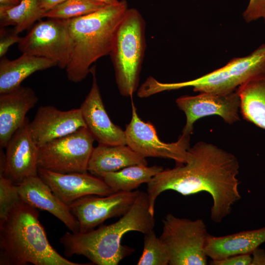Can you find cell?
Listing matches in <instances>:
<instances>
[{
	"label": "cell",
	"mask_w": 265,
	"mask_h": 265,
	"mask_svg": "<svg viewBox=\"0 0 265 265\" xmlns=\"http://www.w3.org/2000/svg\"><path fill=\"white\" fill-rule=\"evenodd\" d=\"M132 107L131 120L125 130L127 145L145 158L170 159L178 165L186 163L189 158L190 135L182 133L175 142H163L159 139L153 125L139 117L133 102Z\"/></svg>",
	"instance_id": "30bf717a"
},
{
	"label": "cell",
	"mask_w": 265,
	"mask_h": 265,
	"mask_svg": "<svg viewBox=\"0 0 265 265\" xmlns=\"http://www.w3.org/2000/svg\"><path fill=\"white\" fill-rule=\"evenodd\" d=\"M252 259L251 265H265V250L259 247L251 254Z\"/></svg>",
	"instance_id": "4dcf8cb0"
},
{
	"label": "cell",
	"mask_w": 265,
	"mask_h": 265,
	"mask_svg": "<svg viewBox=\"0 0 265 265\" xmlns=\"http://www.w3.org/2000/svg\"><path fill=\"white\" fill-rule=\"evenodd\" d=\"M159 237L167 251L170 265H206L205 244L209 235L202 219L191 220L167 214Z\"/></svg>",
	"instance_id": "52a82bcc"
},
{
	"label": "cell",
	"mask_w": 265,
	"mask_h": 265,
	"mask_svg": "<svg viewBox=\"0 0 265 265\" xmlns=\"http://www.w3.org/2000/svg\"><path fill=\"white\" fill-rule=\"evenodd\" d=\"M136 164L147 165L148 163L145 157L127 145L99 144L93 150L87 170L92 175L102 178L107 173Z\"/></svg>",
	"instance_id": "ffe728a7"
},
{
	"label": "cell",
	"mask_w": 265,
	"mask_h": 265,
	"mask_svg": "<svg viewBox=\"0 0 265 265\" xmlns=\"http://www.w3.org/2000/svg\"><path fill=\"white\" fill-rule=\"evenodd\" d=\"M128 8L127 2L121 0L118 4L67 19L73 42L72 56L66 68L70 81H81L90 73L94 62L110 54L117 29Z\"/></svg>",
	"instance_id": "277c9868"
},
{
	"label": "cell",
	"mask_w": 265,
	"mask_h": 265,
	"mask_svg": "<svg viewBox=\"0 0 265 265\" xmlns=\"http://www.w3.org/2000/svg\"><path fill=\"white\" fill-rule=\"evenodd\" d=\"M83 127L86 125L80 108L62 111L52 106H40L28 123L30 135L38 147Z\"/></svg>",
	"instance_id": "5bb4252c"
},
{
	"label": "cell",
	"mask_w": 265,
	"mask_h": 265,
	"mask_svg": "<svg viewBox=\"0 0 265 265\" xmlns=\"http://www.w3.org/2000/svg\"><path fill=\"white\" fill-rule=\"evenodd\" d=\"M251 254H240L231 256L225 258L213 260L209 262L211 265H251L252 257Z\"/></svg>",
	"instance_id": "f1b7e54d"
},
{
	"label": "cell",
	"mask_w": 265,
	"mask_h": 265,
	"mask_svg": "<svg viewBox=\"0 0 265 265\" xmlns=\"http://www.w3.org/2000/svg\"><path fill=\"white\" fill-rule=\"evenodd\" d=\"M22 201L16 185L0 175V222L5 220L13 207Z\"/></svg>",
	"instance_id": "4316f807"
},
{
	"label": "cell",
	"mask_w": 265,
	"mask_h": 265,
	"mask_svg": "<svg viewBox=\"0 0 265 265\" xmlns=\"http://www.w3.org/2000/svg\"><path fill=\"white\" fill-rule=\"evenodd\" d=\"M0 94V146L3 148L24 124L27 112L35 106L38 98L32 89L21 85Z\"/></svg>",
	"instance_id": "ac0fdd59"
},
{
	"label": "cell",
	"mask_w": 265,
	"mask_h": 265,
	"mask_svg": "<svg viewBox=\"0 0 265 265\" xmlns=\"http://www.w3.org/2000/svg\"><path fill=\"white\" fill-rule=\"evenodd\" d=\"M22 37L13 31L12 33H6L3 28H0V57L2 58L6 53L9 47L15 43H19Z\"/></svg>",
	"instance_id": "f546056e"
},
{
	"label": "cell",
	"mask_w": 265,
	"mask_h": 265,
	"mask_svg": "<svg viewBox=\"0 0 265 265\" xmlns=\"http://www.w3.org/2000/svg\"><path fill=\"white\" fill-rule=\"evenodd\" d=\"M139 190L119 191L108 195H89L68 206L78 220L80 232L94 230L106 219L122 216L133 205Z\"/></svg>",
	"instance_id": "8fae6325"
},
{
	"label": "cell",
	"mask_w": 265,
	"mask_h": 265,
	"mask_svg": "<svg viewBox=\"0 0 265 265\" xmlns=\"http://www.w3.org/2000/svg\"><path fill=\"white\" fill-rule=\"evenodd\" d=\"M44 13L40 6L39 0H22L15 6H0V28L13 26L14 32L18 34L43 18Z\"/></svg>",
	"instance_id": "cb8c5ba5"
},
{
	"label": "cell",
	"mask_w": 265,
	"mask_h": 265,
	"mask_svg": "<svg viewBox=\"0 0 265 265\" xmlns=\"http://www.w3.org/2000/svg\"><path fill=\"white\" fill-rule=\"evenodd\" d=\"M38 175L67 205L85 196H106L114 192L103 179L88 172L59 173L38 168Z\"/></svg>",
	"instance_id": "9a60e30c"
},
{
	"label": "cell",
	"mask_w": 265,
	"mask_h": 265,
	"mask_svg": "<svg viewBox=\"0 0 265 265\" xmlns=\"http://www.w3.org/2000/svg\"><path fill=\"white\" fill-rule=\"evenodd\" d=\"M95 139L86 127L38 147L37 164L59 173L87 172Z\"/></svg>",
	"instance_id": "ba28073f"
},
{
	"label": "cell",
	"mask_w": 265,
	"mask_h": 265,
	"mask_svg": "<svg viewBox=\"0 0 265 265\" xmlns=\"http://www.w3.org/2000/svg\"><path fill=\"white\" fill-rule=\"evenodd\" d=\"M66 0H39V5L44 13Z\"/></svg>",
	"instance_id": "1f68e13d"
},
{
	"label": "cell",
	"mask_w": 265,
	"mask_h": 265,
	"mask_svg": "<svg viewBox=\"0 0 265 265\" xmlns=\"http://www.w3.org/2000/svg\"><path fill=\"white\" fill-rule=\"evenodd\" d=\"M163 170L162 167H148L142 164L132 165L119 170L107 173L102 179L115 192L132 191L143 183L148 184L157 174Z\"/></svg>",
	"instance_id": "603a6c76"
},
{
	"label": "cell",
	"mask_w": 265,
	"mask_h": 265,
	"mask_svg": "<svg viewBox=\"0 0 265 265\" xmlns=\"http://www.w3.org/2000/svg\"><path fill=\"white\" fill-rule=\"evenodd\" d=\"M26 118L24 124L12 135L6 146L3 176L15 185L27 178L38 175V147L28 130Z\"/></svg>",
	"instance_id": "4fadbf2b"
},
{
	"label": "cell",
	"mask_w": 265,
	"mask_h": 265,
	"mask_svg": "<svg viewBox=\"0 0 265 265\" xmlns=\"http://www.w3.org/2000/svg\"><path fill=\"white\" fill-rule=\"evenodd\" d=\"M155 221L149 212L147 192L140 191L131 209L116 222L85 232H66L60 238L64 254L85 256L97 265H117L134 249L122 245L123 236L131 231L143 234L154 230Z\"/></svg>",
	"instance_id": "7a4b0ae2"
},
{
	"label": "cell",
	"mask_w": 265,
	"mask_h": 265,
	"mask_svg": "<svg viewBox=\"0 0 265 265\" xmlns=\"http://www.w3.org/2000/svg\"><path fill=\"white\" fill-rule=\"evenodd\" d=\"M265 242V227L243 231L223 236L208 235L205 244L206 255L212 260H221L226 257L251 254Z\"/></svg>",
	"instance_id": "d6986e66"
},
{
	"label": "cell",
	"mask_w": 265,
	"mask_h": 265,
	"mask_svg": "<svg viewBox=\"0 0 265 265\" xmlns=\"http://www.w3.org/2000/svg\"><path fill=\"white\" fill-rule=\"evenodd\" d=\"M21 1L22 0H0V6H15L20 3Z\"/></svg>",
	"instance_id": "d6a6232c"
},
{
	"label": "cell",
	"mask_w": 265,
	"mask_h": 265,
	"mask_svg": "<svg viewBox=\"0 0 265 265\" xmlns=\"http://www.w3.org/2000/svg\"><path fill=\"white\" fill-rule=\"evenodd\" d=\"M90 73L93 76L92 86L80 108L87 128L99 144L127 145L125 131L112 123L106 110L95 67L91 68Z\"/></svg>",
	"instance_id": "2e32d148"
},
{
	"label": "cell",
	"mask_w": 265,
	"mask_h": 265,
	"mask_svg": "<svg viewBox=\"0 0 265 265\" xmlns=\"http://www.w3.org/2000/svg\"><path fill=\"white\" fill-rule=\"evenodd\" d=\"M145 23L135 8H128L117 29L109 55L120 94L132 97L138 86L146 48Z\"/></svg>",
	"instance_id": "8992f818"
},
{
	"label": "cell",
	"mask_w": 265,
	"mask_h": 265,
	"mask_svg": "<svg viewBox=\"0 0 265 265\" xmlns=\"http://www.w3.org/2000/svg\"><path fill=\"white\" fill-rule=\"evenodd\" d=\"M265 13V0H250L243 17L248 23L263 18Z\"/></svg>",
	"instance_id": "83f0119b"
},
{
	"label": "cell",
	"mask_w": 265,
	"mask_h": 265,
	"mask_svg": "<svg viewBox=\"0 0 265 265\" xmlns=\"http://www.w3.org/2000/svg\"><path fill=\"white\" fill-rule=\"evenodd\" d=\"M37 209L23 201L0 222V265H85L70 261L51 245Z\"/></svg>",
	"instance_id": "3957f363"
},
{
	"label": "cell",
	"mask_w": 265,
	"mask_h": 265,
	"mask_svg": "<svg viewBox=\"0 0 265 265\" xmlns=\"http://www.w3.org/2000/svg\"><path fill=\"white\" fill-rule=\"evenodd\" d=\"M56 66L48 59L23 54L10 60L5 57L0 62V94L12 91L20 86L23 80L36 71Z\"/></svg>",
	"instance_id": "44dd1931"
},
{
	"label": "cell",
	"mask_w": 265,
	"mask_h": 265,
	"mask_svg": "<svg viewBox=\"0 0 265 265\" xmlns=\"http://www.w3.org/2000/svg\"><path fill=\"white\" fill-rule=\"evenodd\" d=\"M237 91L243 118L265 129V75L244 82Z\"/></svg>",
	"instance_id": "7402d4cb"
},
{
	"label": "cell",
	"mask_w": 265,
	"mask_h": 265,
	"mask_svg": "<svg viewBox=\"0 0 265 265\" xmlns=\"http://www.w3.org/2000/svg\"><path fill=\"white\" fill-rule=\"evenodd\" d=\"M16 186L22 201L51 213L71 232L80 231L79 222L69 206L62 202L38 175L30 177Z\"/></svg>",
	"instance_id": "e0dca14e"
},
{
	"label": "cell",
	"mask_w": 265,
	"mask_h": 265,
	"mask_svg": "<svg viewBox=\"0 0 265 265\" xmlns=\"http://www.w3.org/2000/svg\"><path fill=\"white\" fill-rule=\"evenodd\" d=\"M106 5L94 0H66L46 12L43 18L70 19L89 14Z\"/></svg>",
	"instance_id": "d4e9b609"
},
{
	"label": "cell",
	"mask_w": 265,
	"mask_h": 265,
	"mask_svg": "<svg viewBox=\"0 0 265 265\" xmlns=\"http://www.w3.org/2000/svg\"><path fill=\"white\" fill-rule=\"evenodd\" d=\"M265 75V44L250 54L234 58L227 64L196 79L175 83L160 82L152 77L143 84L145 95L149 97L168 90L192 87L193 91L226 93L236 90L244 82Z\"/></svg>",
	"instance_id": "5b68a950"
},
{
	"label": "cell",
	"mask_w": 265,
	"mask_h": 265,
	"mask_svg": "<svg viewBox=\"0 0 265 265\" xmlns=\"http://www.w3.org/2000/svg\"><path fill=\"white\" fill-rule=\"evenodd\" d=\"M144 235L143 249L137 265H169V258L166 248L154 231Z\"/></svg>",
	"instance_id": "484cf974"
},
{
	"label": "cell",
	"mask_w": 265,
	"mask_h": 265,
	"mask_svg": "<svg viewBox=\"0 0 265 265\" xmlns=\"http://www.w3.org/2000/svg\"><path fill=\"white\" fill-rule=\"evenodd\" d=\"M240 103L237 89L226 93L203 92L178 98L176 105L186 116L182 133L190 135L193 132V124L198 119L212 115L219 116L229 124L239 121Z\"/></svg>",
	"instance_id": "7c38bea8"
},
{
	"label": "cell",
	"mask_w": 265,
	"mask_h": 265,
	"mask_svg": "<svg viewBox=\"0 0 265 265\" xmlns=\"http://www.w3.org/2000/svg\"><path fill=\"white\" fill-rule=\"evenodd\" d=\"M188 151L186 163L163 169L147 184L149 212L154 216L156 199L166 190L184 196L205 191L212 199L211 218L220 223L241 198L238 161L231 153L203 141L197 142Z\"/></svg>",
	"instance_id": "6da1fadb"
},
{
	"label": "cell",
	"mask_w": 265,
	"mask_h": 265,
	"mask_svg": "<svg viewBox=\"0 0 265 265\" xmlns=\"http://www.w3.org/2000/svg\"><path fill=\"white\" fill-rule=\"evenodd\" d=\"M18 48L23 54L48 59L66 69L73 52L67 20L50 19L37 23L22 38Z\"/></svg>",
	"instance_id": "9c48e42d"
},
{
	"label": "cell",
	"mask_w": 265,
	"mask_h": 265,
	"mask_svg": "<svg viewBox=\"0 0 265 265\" xmlns=\"http://www.w3.org/2000/svg\"><path fill=\"white\" fill-rule=\"evenodd\" d=\"M263 18H264V20H265V14H264V16Z\"/></svg>",
	"instance_id": "e575fe53"
},
{
	"label": "cell",
	"mask_w": 265,
	"mask_h": 265,
	"mask_svg": "<svg viewBox=\"0 0 265 265\" xmlns=\"http://www.w3.org/2000/svg\"><path fill=\"white\" fill-rule=\"evenodd\" d=\"M100 2L104 3L106 5H114L118 4L120 0H94Z\"/></svg>",
	"instance_id": "836d02e7"
}]
</instances>
